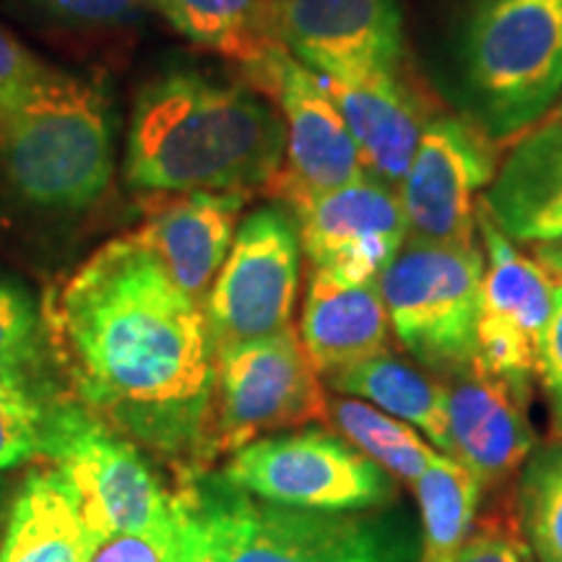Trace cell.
Returning <instances> with one entry per match:
<instances>
[{"label":"cell","mask_w":562,"mask_h":562,"mask_svg":"<svg viewBox=\"0 0 562 562\" xmlns=\"http://www.w3.org/2000/svg\"><path fill=\"white\" fill-rule=\"evenodd\" d=\"M47 409L26 378L0 372V469L42 456Z\"/></svg>","instance_id":"27"},{"label":"cell","mask_w":562,"mask_h":562,"mask_svg":"<svg viewBox=\"0 0 562 562\" xmlns=\"http://www.w3.org/2000/svg\"><path fill=\"white\" fill-rule=\"evenodd\" d=\"M315 269L349 281H378L409 237L398 193L372 175L323 193L284 201Z\"/></svg>","instance_id":"13"},{"label":"cell","mask_w":562,"mask_h":562,"mask_svg":"<svg viewBox=\"0 0 562 562\" xmlns=\"http://www.w3.org/2000/svg\"><path fill=\"white\" fill-rule=\"evenodd\" d=\"M232 484L266 503L302 510H375L398 503V482L341 435L305 427L237 448Z\"/></svg>","instance_id":"8"},{"label":"cell","mask_w":562,"mask_h":562,"mask_svg":"<svg viewBox=\"0 0 562 562\" xmlns=\"http://www.w3.org/2000/svg\"><path fill=\"white\" fill-rule=\"evenodd\" d=\"M323 83L360 149L364 172L396 191L430 121L417 91L398 79L396 70Z\"/></svg>","instance_id":"17"},{"label":"cell","mask_w":562,"mask_h":562,"mask_svg":"<svg viewBox=\"0 0 562 562\" xmlns=\"http://www.w3.org/2000/svg\"><path fill=\"white\" fill-rule=\"evenodd\" d=\"M40 315L30 294L0 279V372L30 378L40 360Z\"/></svg>","instance_id":"28"},{"label":"cell","mask_w":562,"mask_h":562,"mask_svg":"<svg viewBox=\"0 0 562 562\" xmlns=\"http://www.w3.org/2000/svg\"><path fill=\"white\" fill-rule=\"evenodd\" d=\"M513 513L533 562H562V440L524 463Z\"/></svg>","instance_id":"26"},{"label":"cell","mask_w":562,"mask_h":562,"mask_svg":"<svg viewBox=\"0 0 562 562\" xmlns=\"http://www.w3.org/2000/svg\"><path fill=\"white\" fill-rule=\"evenodd\" d=\"M281 112L240 83L165 74L133 104L125 178L138 191L191 193L271 186L284 167Z\"/></svg>","instance_id":"2"},{"label":"cell","mask_w":562,"mask_h":562,"mask_svg":"<svg viewBox=\"0 0 562 562\" xmlns=\"http://www.w3.org/2000/svg\"><path fill=\"white\" fill-rule=\"evenodd\" d=\"M0 167L21 199L79 211L108 191L115 167L110 108L79 76L45 68L0 117Z\"/></svg>","instance_id":"4"},{"label":"cell","mask_w":562,"mask_h":562,"mask_svg":"<svg viewBox=\"0 0 562 562\" xmlns=\"http://www.w3.org/2000/svg\"><path fill=\"white\" fill-rule=\"evenodd\" d=\"M419 497V562H451L482 503V487L459 461L438 453L422 480Z\"/></svg>","instance_id":"25"},{"label":"cell","mask_w":562,"mask_h":562,"mask_svg":"<svg viewBox=\"0 0 562 562\" xmlns=\"http://www.w3.org/2000/svg\"><path fill=\"white\" fill-rule=\"evenodd\" d=\"M211 459L235 453L266 432L326 419V391L294 328L220 347Z\"/></svg>","instance_id":"9"},{"label":"cell","mask_w":562,"mask_h":562,"mask_svg":"<svg viewBox=\"0 0 562 562\" xmlns=\"http://www.w3.org/2000/svg\"><path fill=\"white\" fill-rule=\"evenodd\" d=\"M554 117H562V102L558 104V112H554Z\"/></svg>","instance_id":"36"},{"label":"cell","mask_w":562,"mask_h":562,"mask_svg":"<svg viewBox=\"0 0 562 562\" xmlns=\"http://www.w3.org/2000/svg\"><path fill=\"white\" fill-rule=\"evenodd\" d=\"M172 516H175V537H172L170 562H216L206 533H203L199 516H195L193 505L182 490L172 495Z\"/></svg>","instance_id":"33"},{"label":"cell","mask_w":562,"mask_h":562,"mask_svg":"<svg viewBox=\"0 0 562 562\" xmlns=\"http://www.w3.org/2000/svg\"><path fill=\"white\" fill-rule=\"evenodd\" d=\"M391 323L378 281H349L315 269L302 305L300 341L318 375L389 351Z\"/></svg>","instance_id":"19"},{"label":"cell","mask_w":562,"mask_h":562,"mask_svg":"<svg viewBox=\"0 0 562 562\" xmlns=\"http://www.w3.org/2000/svg\"><path fill=\"white\" fill-rule=\"evenodd\" d=\"M245 201L248 193L243 191L182 193L136 232L175 284L199 305H206L211 284L227 261Z\"/></svg>","instance_id":"18"},{"label":"cell","mask_w":562,"mask_h":562,"mask_svg":"<svg viewBox=\"0 0 562 562\" xmlns=\"http://www.w3.org/2000/svg\"><path fill=\"white\" fill-rule=\"evenodd\" d=\"M482 203L513 243L562 237V117L529 131L513 146Z\"/></svg>","instance_id":"20"},{"label":"cell","mask_w":562,"mask_h":562,"mask_svg":"<svg viewBox=\"0 0 562 562\" xmlns=\"http://www.w3.org/2000/svg\"><path fill=\"white\" fill-rule=\"evenodd\" d=\"M448 432L451 456L484 490H501L521 474L524 463L537 451L529 412V396L472 362L448 375Z\"/></svg>","instance_id":"16"},{"label":"cell","mask_w":562,"mask_h":562,"mask_svg":"<svg viewBox=\"0 0 562 562\" xmlns=\"http://www.w3.org/2000/svg\"><path fill=\"white\" fill-rule=\"evenodd\" d=\"M271 3H279V0H271Z\"/></svg>","instance_id":"37"},{"label":"cell","mask_w":562,"mask_h":562,"mask_svg":"<svg viewBox=\"0 0 562 562\" xmlns=\"http://www.w3.org/2000/svg\"><path fill=\"white\" fill-rule=\"evenodd\" d=\"M175 516L167 529L144 533H117L91 552L87 562H170Z\"/></svg>","instance_id":"32"},{"label":"cell","mask_w":562,"mask_h":562,"mask_svg":"<svg viewBox=\"0 0 562 562\" xmlns=\"http://www.w3.org/2000/svg\"><path fill=\"white\" fill-rule=\"evenodd\" d=\"M495 172V149L480 125L453 115L430 117L396 188L409 237L442 245L480 243L476 206Z\"/></svg>","instance_id":"12"},{"label":"cell","mask_w":562,"mask_h":562,"mask_svg":"<svg viewBox=\"0 0 562 562\" xmlns=\"http://www.w3.org/2000/svg\"><path fill=\"white\" fill-rule=\"evenodd\" d=\"M175 32L237 63L261 68L279 50L271 0H154Z\"/></svg>","instance_id":"23"},{"label":"cell","mask_w":562,"mask_h":562,"mask_svg":"<svg viewBox=\"0 0 562 562\" xmlns=\"http://www.w3.org/2000/svg\"><path fill=\"white\" fill-rule=\"evenodd\" d=\"M529 562H533V558H531V560H529Z\"/></svg>","instance_id":"38"},{"label":"cell","mask_w":562,"mask_h":562,"mask_svg":"<svg viewBox=\"0 0 562 562\" xmlns=\"http://www.w3.org/2000/svg\"><path fill=\"white\" fill-rule=\"evenodd\" d=\"M539 385L550 409V430L554 440H562V279L554 286L552 313L539 347Z\"/></svg>","instance_id":"30"},{"label":"cell","mask_w":562,"mask_h":562,"mask_svg":"<svg viewBox=\"0 0 562 562\" xmlns=\"http://www.w3.org/2000/svg\"><path fill=\"white\" fill-rule=\"evenodd\" d=\"M459 70L467 108L490 138L531 128L562 97V0H472Z\"/></svg>","instance_id":"5"},{"label":"cell","mask_w":562,"mask_h":562,"mask_svg":"<svg viewBox=\"0 0 562 562\" xmlns=\"http://www.w3.org/2000/svg\"><path fill=\"white\" fill-rule=\"evenodd\" d=\"M300 250L297 220L286 203L245 216L203 305L214 351L292 326Z\"/></svg>","instance_id":"10"},{"label":"cell","mask_w":562,"mask_h":562,"mask_svg":"<svg viewBox=\"0 0 562 562\" xmlns=\"http://www.w3.org/2000/svg\"><path fill=\"white\" fill-rule=\"evenodd\" d=\"M261 74L271 81L286 128V167L271 182L281 201L336 191L368 175L339 108L315 70L279 47Z\"/></svg>","instance_id":"15"},{"label":"cell","mask_w":562,"mask_h":562,"mask_svg":"<svg viewBox=\"0 0 562 562\" xmlns=\"http://www.w3.org/2000/svg\"><path fill=\"white\" fill-rule=\"evenodd\" d=\"M42 456L74 492L91 547L117 533H144L172 524V495L138 453L136 442L79 404L47 409Z\"/></svg>","instance_id":"7"},{"label":"cell","mask_w":562,"mask_h":562,"mask_svg":"<svg viewBox=\"0 0 562 562\" xmlns=\"http://www.w3.org/2000/svg\"><path fill=\"white\" fill-rule=\"evenodd\" d=\"M91 552L66 480L53 467L34 469L11 505L0 562H87Z\"/></svg>","instance_id":"21"},{"label":"cell","mask_w":562,"mask_h":562,"mask_svg":"<svg viewBox=\"0 0 562 562\" xmlns=\"http://www.w3.org/2000/svg\"><path fill=\"white\" fill-rule=\"evenodd\" d=\"M271 30L292 58L323 79L396 70L404 19L396 0H279Z\"/></svg>","instance_id":"14"},{"label":"cell","mask_w":562,"mask_h":562,"mask_svg":"<svg viewBox=\"0 0 562 562\" xmlns=\"http://www.w3.org/2000/svg\"><path fill=\"white\" fill-rule=\"evenodd\" d=\"M182 492L216 562H419V529L398 503L349 513L286 508L222 472L188 474Z\"/></svg>","instance_id":"3"},{"label":"cell","mask_w":562,"mask_h":562,"mask_svg":"<svg viewBox=\"0 0 562 562\" xmlns=\"http://www.w3.org/2000/svg\"><path fill=\"white\" fill-rule=\"evenodd\" d=\"M344 396L360 398L419 430L442 456H451L446 383L404 357L383 351L326 378Z\"/></svg>","instance_id":"22"},{"label":"cell","mask_w":562,"mask_h":562,"mask_svg":"<svg viewBox=\"0 0 562 562\" xmlns=\"http://www.w3.org/2000/svg\"><path fill=\"white\" fill-rule=\"evenodd\" d=\"M37 55L26 50L9 30L0 26V117L45 74Z\"/></svg>","instance_id":"31"},{"label":"cell","mask_w":562,"mask_h":562,"mask_svg":"<svg viewBox=\"0 0 562 562\" xmlns=\"http://www.w3.org/2000/svg\"><path fill=\"white\" fill-rule=\"evenodd\" d=\"M50 328L91 414L186 476L203 472L216 385L206 313L136 232L79 266Z\"/></svg>","instance_id":"1"},{"label":"cell","mask_w":562,"mask_h":562,"mask_svg":"<svg viewBox=\"0 0 562 562\" xmlns=\"http://www.w3.org/2000/svg\"><path fill=\"white\" fill-rule=\"evenodd\" d=\"M531 256L537 258L554 279H562V237L531 245Z\"/></svg>","instance_id":"35"},{"label":"cell","mask_w":562,"mask_h":562,"mask_svg":"<svg viewBox=\"0 0 562 562\" xmlns=\"http://www.w3.org/2000/svg\"><path fill=\"white\" fill-rule=\"evenodd\" d=\"M531 552L526 547L516 513H490L474 518L472 529L463 539L451 562H529Z\"/></svg>","instance_id":"29"},{"label":"cell","mask_w":562,"mask_h":562,"mask_svg":"<svg viewBox=\"0 0 562 562\" xmlns=\"http://www.w3.org/2000/svg\"><path fill=\"white\" fill-rule=\"evenodd\" d=\"M326 419L357 451L375 461L396 482L412 484V487L440 453L412 425L360 398L328 396Z\"/></svg>","instance_id":"24"},{"label":"cell","mask_w":562,"mask_h":562,"mask_svg":"<svg viewBox=\"0 0 562 562\" xmlns=\"http://www.w3.org/2000/svg\"><path fill=\"white\" fill-rule=\"evenodd\" d=\"M484 279L482 245H442L406 237L378 277L391 331L435 375L476 360V318Z\"/></svg>","instance_id":"6"},{"label":"cell","mask_w":562,"mask_h":562,"mask_svg":"<svg viewBox=\"0 0 562 562\" xmlns=\"http://www.w3.org/2000/svg\"><path fill=\"white\" fill-rule=\"evenodd\" d=\"M55 16L79 24H117L138 13L144 0H40Z\"/></svg>","instance_id":"34"},{"label":"cell","mask_w":562,"mask_h":562,"mask_svg":"<svg viewBox=\"0 0 562 562\" xmlns=\"http://www.w3.org/2000/svg\"><path fill=\"white\" fill-rule=\"evenodd\" d=\"M476 229L487 256L476 318V364L531 396L539 378V347L552 313L558 279L533 256H524L505 232L476 206Z\"/></svg>","instance_id":"11"}]
</instances>
